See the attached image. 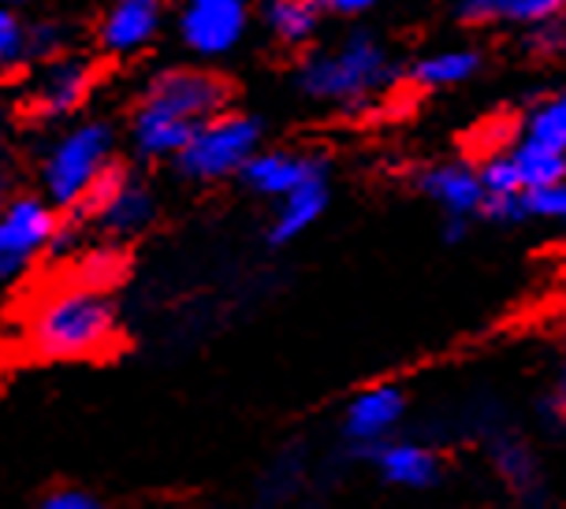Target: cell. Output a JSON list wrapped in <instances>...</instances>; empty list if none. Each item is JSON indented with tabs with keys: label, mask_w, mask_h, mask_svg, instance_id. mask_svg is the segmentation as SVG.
I'll return each mask as SVG.
<instances>
[{
	"label": "cell",
	"mask_w": 566,
	"mask_h": 509,
	"mask_svg": "<svg viewBox=\"0 0 566 509\" xmlns=\"http://www.w3.org/2000/svg\"><path fill=\"white\" fill-rule=\"evenodd\" d=\"M116 127L108 119H78L49 141L38 182L42 198L56 209L78 212L94 187L116 165Z\"/></svg>",
	"instance_id": "cell-2"
},
{
	"label": "cell",
	"mask_w": 566,
	"mask_h": 509,
	"mask_svg": "<svg viewBox=\"0 0 566 509\" xmlns=\"http://www.w3.org/2000/svg\"><path fill=\"white\" fill-rule=\"evenodd\" d=\"M481 187L484 198H522V182L514 171L511 157H492L481 171Z\"/></svg>",
	"instance_id": "cell-23"
},
{
	"label": "cell",
	"mask_w": 566,
	"mask_h": 509,
	"mask_svg": "<svg viewBox=\"0 0 566 509\" xmlns=\"http://www.w3.org/2000/svg\"><path fill=\"white\" fill-rule=\"evenodd\" d=\"M165 23V0H113L101 19V49L108 56H135L157 38Z\"/></svg>",
	"instance_id": "cell-10"
},
{
	"label": "cell",
	"mask_w": 566,
	"mask_h": 509,
	"mask_svg": "<svg viewBox=\"0 0 566 509\" xmlns=\"http://www.w3.org/2000/svg\"><path fill=\"white\" fill-rule=\"evenodd\" d=\"M8 198H12V182H8V171L0 168V209H4Z\"/></svg>",
	"instance_id": "cell-27"
},
{
	"label": "cell",
	"mask_w": 566,
	"mask_h": 509,
	"mask_svg": "<svg viewBox=\"0 0 566 509\" xmlns=\"http://www.w3.org/2000/svg\"><path fill=\"white\" fill-rule=\"evenodd\" d=\"M78 216H86L105 238H135V234H142L154 223L157 198L142 179L113 168L83 201Z\"/></svg>",
	"instance_id": "cell-6"
},
{
	"label": "cell",
	"mask_w": 566,
	"mask_h": 509,
	"mask_svg": "<svg viewBox=\"0 0 566 509\" xmlns=\"http://www.w3.org/2000/svg\"><path fill=\"white\" fill-rule=\"evenodd\" d=\"M473 71H478V53H470V49H454V53H437V56L421 60V64L413 67V83L440 89V86L467 83Z\"/></svg>",
	"instance_id": "cell-19"
},
{
	"label": "cell",
	"mask_w": 566,
	"mask_h": 509,
	"mask_svg": "<svg viewBox=\"0 0 566 509\" xmlns=\"http://www.w3.org/2000/svg\"><path fill=\"white\" fill-rule=\"evenodd\" d=\"M511 165H514V171H518L522 193L548 190V187H555V182L566 179V152L552 149V146H541V141H530V138L511 152Z\"/></svg>",
	"instance_id": "cell-16"
},
{
	"label": "cell",
	"mask_w": 566,
	"mask_h": 509,
	"mask_svg": "<svg viewBox=\"0 0 566 509\" xmlns=\"http://www.w3.org/2000/svg\"><path fill=\"white\" fill-rule=\"evenodd\" d=\"M373 462H377L380 476L396 487H432L440 476V462L429 446L418 443H377L373 446Z\"/></svg>",
	"instance_id": "cell-14"
},
{
	"label": "cell",
	"mask_w": 566,
	"mask_h": 509,
	"mask_svg": "<svg viewBox=\"0 0 566 509\" xmlns=\"http://www.w3.org/2000/svg\"><path fill=\"white\" fill-rule=\"evenodd\" d=\"M559 290H563V301H566V268H563V276H559Z\"/></svg>",
	"instance_id": "cell-28"
},
{
	"label": "cell",
	"mask_w": 566,
	"mask_h": 509,
	"mask_svg": "<svg viewBox=\"0 0 566 509\" xmlns=\"http://www.w3.org/2000/svg\"><path fill=\"white\" fill-rule=\"evenodd\" d=\"M566 8V0H459V12L470 23L514 19V23H548Z\"/></svg>",
	"instance_id": "cell-17"
},
{
	"label": "cell",
	"mask_w": 566,
	"mask_h": 509,
	"mask_svg": "<svg viewBox=\"0 0 566 509\" xmlns=\"http://www.w3.org/2000/svg\"><path fill=\"white\" fill-rule=\"evenodd\" d=\"M60 238V209L42 193H15L0 209V283L34 268Z\"/></svg>",
	"instance_id": "cell-5"
},
{
	"label": "cell",
	"mask_w": 566,
	"mask_h": 509,
	"mask_svg": "<svg viewBox=\"0 0 566 509\" xmlns=\"http://www.w3.org/2000/svg\"><path fill=\"white\" fill-rule=\"evenodd\" d=\"M38 509H105L97 495L83 491V487H56V491H49Z\"/></svg>",
	"instance_id": "cell-25"
},
{
	"label": "cell",
	"mask_w": 566,
	"mask_h": 509,
	"mask_svg": "<svg viewBox=\"0 0 566 509\" xmlns=\"http://www.w3.org/2000/svg\"><path fill=\"white\" fill-rule=\"evenodd\" d=\"M269 4H276V0H269Z\"/></svg>",
	"instance_id": "cell-30"
},
{
	"label": "cell",
	"mask_w": 566,
	"mask_h": 509,
	"mask_svg": "<svg viewBox=\"0 0 566 509\" xmlns=\"http://www.w3.org/2000/svg\"><path fill=\"white\" fill-rule=\"evenodd\" d=\"M373 4H377V0H317L321 12H332V15H361V12H369Z\"/></svg>",
	"instance_id": "cell-26"
},
{
	"label": "cell",
	"mask_w": 566,
	"mask_h": 509,
	"mask_svg": "<svg viewBox=\"0 0 566 509\" xmlns=\"http://www.w3.org/2000/svg\"><path fill=\"white\" fill-rule=\"evenodd\" d=\"M261 149V119L242 112H220L206 119L184 149L176 152V171L190 182H220L242 176L250 157Z\"/></svg>",
	"instance_id": "cell-4"
},
{
	"label": "cell",
	"mask_w": 566,
	"mask_h": 509,
	"mask_svg": "<svg viewBox=\"0 0 566 509\" xmlns=\"http://www.w3.org/2000/svg\"><path fill=\"white\" fill-rule=\"evenodd\" d=\"M563 394H566V369H563Z\"/></svg>",
	"instance_id": "cell-29"
},
{
	"label": "cell",
	"mask_w": 566,
	"mask_h": 509,
	"mask_svg": "<svg viewBox=\"0 0 566 509\" xmlns=\"http://www.w3.org/2000/svg\"><path fill=\"white\" fill-rule=\"evenodd\" d=\"M67 53V30L60 23L27 26V60H56Z\"/></svg>",
	"instance_id": "cell-22"
},
{
	"label": "cell",
	"mask_w": 566,
	"mask_h": 509,
	"mask_svg": "<svg viewBox=\"0 0 566 509\" xmlns=\"http://www.w3.org/2000/svg\"><path fill=\"white\" fill-rule=\"evenodd\" d=\"M391 83H396V64L369 34H354L332 53L306 60L298 75V86L310 97L336 100V105H366Z\"/></svg>",
	"instance_id": "cell-3"
},
{
	"label": "cell",
	"mask_w": 566,
	"mask_h": 509,
	"mask_svg": "<svg viewBox=\"0 0 566 509\" xmlns=\"http://www.w3.org/2000/svg\"><path fill=\"white\" fill-rule=\"evenodd\" d=\"M317 176H325V165L317 157H310V152H287V149H258L250 157V165L242 168V179H247L250 190L276 201Z\"/></svg>",
	"instance_id": "cell-11"
},
{
	"label": "cell",
	"mask_w": 566,
	"mask_h": 509,
	"mask_svg": "<svg viewBox=\"0 0 566 509\" xmlns=\"http://www.w3.org/2000/svg\"><path fill=\"white\" fill-rule=\"evenodd\" d=\"M116 305L97 287H71L45 298L27 324V346L45 361H86L116 346Z\"/></svg>",
	"instance_id": "cell-1"
},
{
	"label": "cell",
	"mask_w": 566,
	"mask_h": 509,
	"mask_svg": "<svg viewBox=\"0 0 566 509\" xmlns=\"http://www.w3.org/2000/svg\"><path fill=\"white\" fill-rule=\"evenodd\" d=\"M250 0H184L179 8V38L195 56L220 60L235 53L250 30Z\"/></svg>",
	"instance_id": "cell-8"
},
{
	"label": "cell",
	"mask_w": 566,
	"mask_h": 509,
	"mask_svg": "<svg viewBox=\"0 0 566 509\" xmlns=\"http://www.w3.org/2000/svg\"><path fill=\"white\" fill-rule=\"evenodd\" d=\"M525 138L566 152V94L544 100V105L530 112V119H525Z\"/></svg>",
	"instance_id": "cell-20"
},
{
	"label": "cell",
	"mask_w": 566,
	"mask_h": 509,
	"mask_svg": "<svg viewBox=\"0 0 566 509\" xmlns=\"http://www.w3.org/2000/svg\"><path fill=\"white\" fill-rule=\"evenodd\" d=\"M325 209H328L325 176L302 182L298 190H291L287 198H280L276 220H272V227H269V242L272 246H287V242H295L298 234H306L313 223L325 216Z\"/></svg>",
	"instance_id": "cell-13"
},
{
	"label": "cell",
	"mask_w": 566,
	"mask_h": 509,
	"mask_svg": "<svg viewBox=\"0 0 566 509\" xmlns=\"http://www.w3.org/2000/svg\"><path fill=\"white\" fill-rule=\"evenodd\" d=\"M402 410H407V399H402L399 386H369V391L350 399L347 416H343V432L358 446H377L399 427Z\"/></svg>",
	"instance_id": "cell-12"
},
{
	"label": "cell",
	"mask_w": 566,
	"mask_h": 509,
	"mask_svg": "<svg viewBox=\"0 0 566 509\" xmlns=\"http://www.w3.org/2000/svg\"><path fill=\"white\" fill-rule=\"evenodd\" d=\"M525 212H537V216H552V220H566V179L555 182L548 190H533L522 193Z\"/></svg>",
	"instance_id": "cell-24"
},
{
	"label": "cell",
	"mask_w": 566,
	"mask_h": 509,
	"mask_svg": "<svg viewBox=\"0 0 566 509\" xmlns=\"http://www.w3.org/2000/svg\"><path fill=\"white\" fill-rule=\"evenodd\" d=\"M90 89H94V67L78 56H56L38 75L34 94H30V108L42 119H67L71 112L86 105Z\"/></svg>",
	"instance_id": "cell-9"
},
{
	"label": "cell",
	"mask_w": 566,
	"mask_h": 509,
	"mask_svg": "<svg viewBox=\"0 0 566 509\" xmlns=\"http://www.w3.org/2000/svg\"><path fill=\"white\" fill-rule=\"evenodd\" d=\"M27 60V23L15 0H0V67H15Z\"/></svg>",
	"instance_id": "cell-21"
},
{
	"label": "cell",
	"mask_w": 566,
	"mask_h": 509,
	"mask_svg": "<svg viewBox=\"0 0 566 509\" xmlns=\"http://www.w3.org/2000/svg\"><path fill=\"white\" fill-rule=\"evenodd\" d=\"M421 190L429 193V198L454 220L470 216V212H478L484 205L481 176H478V171H470V168H462V165H440V168L424 171Z\"/></svg>",
	"instance_id": "cell-15"
},
{
	"label": "cell",
	"mask_w": 566,
	"mask_h": 509,
	"mask_svg": "<svg viewBox=\"0 0 566 509\" xmlns=\"http://www.w3.org/2000/svg\"><path fill=\"white\" fill-rule=\"evenodd\" d=\"M142 100L171 112V116L190 127H201L206 119L228 112L231 89L224 78L206 67H165L146 83Z\"/></svg>",
	"instance_id": "cell-7"
},
{
	"label": "cell",
	"mask_w": 566,
	"mask_h": 509,
	"mask_svg": "<svg viewBox=\"0 0 566 509\" xmlns=\"http://www.w3.org/2000/svg\"><path fill=\"white\" fill-rule=\"evenodd\" d=\"M321 26L317 0H276L269 4V30L283 45H306Z\"/></svg>",
	"instance_id": "cell-18"
}]
</instances>
